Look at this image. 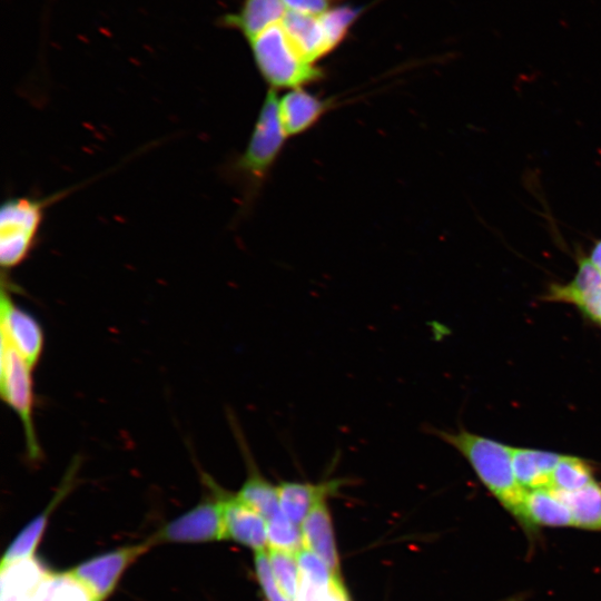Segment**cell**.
<instances>
[{"label": "cell", "mask_w": 601, "mask_h": 601, "mask_svg": "<svg viewBox=\"0 0 601 601\" xmlns=\"http://www.w3.org/2000/svg\"><path fill=\"white\" fill-rule=\"evenodd\" d=\"M430 432L456 450L469 462L481 483L521 524L528 490L515 479L512 464L513 447L465 428L455 432L432 428Z\"/></svg>", "instance_id": "obj_1"}, {"label": "cell", "mask_w": 601, "mask_h": 601, "mask_svg": "<svg viewBox=\"0 0 601 601\" xmlns=\"http://www.w3.org/2000/svg\"><path fill=\"white\" fill-rule=\"evenodd\" d=\"M255 65L269 88H304L321 81L323 70L304 59L286 36L280 22L248 40Z\"/></svg>", "instance_id": "obj_2"}, {"label": "cell", "mask_w": 601, "mask_h": 601, "mask_svg": "<svg viewBox=\"0 0 601 601\" xmlns=\"http://www.w3.org/2000/svg\"><path fill=\"white\" fill-rule=\"evenodd\" d=\"M277 90L269 88L263 100L248 144L234 164V171L256 190L266 179L288 138L278 110Z\"/></svg>", "instance_id": "obj_3"}, {"label": "cell", "mask_w": 601, "mask_h": 601, "mask_svg": "<svg viewBox=\"0 0 601 601\" xmlns=\"http://www.w3.org/2000/svg\"><path fill=\"white\" fill-rule=\"evenodd\" d=\"M50 198L17 197L7 199L0 210V263L10 269L30 254Z\"/></svg>", "instance_id": "obj_4"}, {"label": "cell", "mask_w": 601, "mask_h": 601, "mask_svg": "<svg viewBox=\"0 0 601 601\" xmlns=\"http://www.w3.org/2000/svg\"><path fill=\"white\" fill-rule=\"evenodd\" d=\"M31 372L32 368L23 358L1 339V396L22 423L29 459L37 460L41 452L33 426L35 396Z\"/></svg>", "instance_id": "obj_5"}, {"label": "cell", "mask_w": 601, "mask_h": 601, "mask_svg": "<svg viewBox=\"0 0 601 601\" xmlns=\"http://www.w3.org/2000/svg\"><path fill=\"white\" fill-rule=\"evenodd\" d=\"M213 496L180 514L162 526L156 541L170 543H203L226 539L223 505L217 485L209 480Z\"/></svg>", "instance_id": "obj_6"}, {"label": "cell", "mask_w": 601, "mask_h": 601, "mask_svg": "<svg viewBox=\"0 0 601 601\" xmlns=\"http://www.w3.org/2000/svg\"><path fill=\"white\" fill-rule=\"evenodd\" d=\"M577 270L566 283L549 285L544 300L570 304L601 327V273L580 248L575 252Z\"/></svg>", "instance_id": "obj_7"}, {"label": "cell", "mask_w": 601, "mask_h": 601, "mask_svg": "<svg viewBox=\"0 0 601 601\" xmlns=\"http://www.w3.org/2000/svg\"><path fill=\"white\" fill-rule=\"evenodd\" d=\"M150 543H139L108 551L75 566L70 572L82 582L97 601H105L115 590L126 569Z\"/></svg>", "instance_id": "obj_8"}, {"label": "cell", "mask_w": 601, "mask_h": 601, "mask_svg": "<svg viewBox=\"0 0 601 601\" xmlns=\"http://www.w3.org/2000/svg\"><path fill=\"white\" fill-rule=\"evenodd\" d=\"M1 339L33 370L43 348V332L33 316L18 307L2 283L0 299Z\"/></svg>", "instance_id": "obj_9"}, {"label": "cell", "mask_w": 601, "mask_h": 601, "mask_svg": "<svg viewBox=\"0 0 601 601\" xmlns=\"http://www.w3.org/2000/svg\"><path fill=\"white\" fill-rule=\"evenodd\" d=\"M223 505L226 539H230L255 552L268 545L267 524L264 518L237 494H230L217 485Z\"/></svg>", "instance_id": "obj_10"}, {"label": "cell", "mask_w": 601, "mask_h": 601, "mask_svg": "<svg viewBox=\"0 0 601 601\" xmlns=\"http://www.w3.org/2000/svg\"><path fill=\"white\" fill-rule=\"evenodd\" d=\"M299 583L295 601H351L339 574L312 551L303 548L296 553Z\"/></svg>", "instance_id": "obj_11"}, {"label": "cell", "mask_w": 601, "mask_h": 601, "mask_svg": "<svg viewBox=\"0 0 601 601\" xmlns=\"http://www.w3.org/2000/svg\"><path fill=\"white\" fill-rule=\"evenodd\" d=\"M333 102L305 88L287 90L278 98V110L288 137L304 134L331 109Z\"/></svg>", "instance_id": "obj_12"}, {"label": "cell", "mask_w": 601, "mask_h": 601, "mask_svg": "<svg viewBox=\"0 0 601 601\" xmlns=\"http://www.w3.org/2000/svg\"><path fill=\"white\" fill-rule=\"evenodd\" d=\"M346 483L344 479H333L319 483L284 481L278 487L280 508L295 524L303 523L314 506L337 493Z\"/></svg>", "instance_id": "obj_13"}, {"label": "cell", "mask_w": 601, "mask_h": 601, "mask_svg": "<svg viewBox=\"0 0 601 601\" xmlns=\"http://www.w3.org/2000/svg\"><path fill=\"white\" fill-rule=\"evenodd\" d=\"M80 459L75 457L68 467L60 489L47 509L33 518L12 540L6 550L1 565L33 558L35 551L46 530L49 514L67 494L79 469Z\"/></svg>", "instance_id": "obj_14"}, {"label": "cell", "mask_w": 601, "mask_h": 601, "mask_svg": "<svg viewBox=\"0 0 601 601\" xmlns=\"http://www.w3.org/2000/svg\"><path fill=\"white\" fill-rule=\"evenodd\" d=\"M287 10L282 0H243L239 9L220 17L226 29L238 31L247 41L279 23Z\"/></svg>", "instance_id": "obj_15"}, {"label": "cell", "mask_w": 601, "mask_h": 601, "mask_svg": "<svg viewBox=\"0 0 601 601\" xmlns=\"http://www.w3.org/2000/svg\"><path fill=\"white\" fill-rule=\"evenodd\" d=\"M286 36L307 61L315 63L333 51L321 16H307L287 11L280 21Z\"/></svg>", "instance_id": "obj_16"}, {"label": "cell", "mask_w": 601, "mask_h": 601, "mask_svg": "<svg viewBox=\"0 0 601 601\" xmlns=\"http://www.w3.org/2000/svg\"><path fill=\"white\" fill-rule=\"evenodd\" d=\"M521 526L528 532L541 526H573L570 509L552 489L528 490L524 499Z\"/></svg>", "instance_id": "obj_17"}, {"label": "cell", "mask_w": 601, "mask_h": 601, "mask_svg": "<svg viewBox=\"0 0 601 601\" xmlns=\"http://www.w3.org/2000/svg\"><path fill=\"white\" fill-rule=\"evenodd\" d=\"M48 573L35 558L1 565L0 601H40Z\"/></svg>", "instance_id": "obj_18"}, {"label": "cell", "mask_w": 601, "mask_h": 601, "mask_svg": "<svg viewBox=\"0 0 601 601\" xmlns=\"http://www.w3.org/2000/svg\"><path fill=\"white\" fill-rule=\"evenodd\" d=\"M300 529L304 548L321 558L333 572L339 574V560L327 501L312 509L300 524Z\"/></svg>", "instance_id": "obj_19"}, {"label": "cell", "mask_w": 601, "mask_h": 601, "mask_svg": "<svg viewBox=\"0 0 601 601\" xmlns=\"http://www.w3.org/2000/svg\"><path fill=\"white\" fill-rule=\"evenodd\" d=\"M562 454L526 449H512L513 472L519 484L525 490L549 489L552 473Z\"/></svg>", "instance_id": "obj_20"}, {"label": "cell", "mask_w": 601, "mask_h": 601, "mask_svg": "<svg viewBox=\"0 0 601 601\" xmlns=\"http://www.w3.org/2000/svg\"><path fill=\"white\" fill-rule=\"evenodd\" d=\"M248 475L237 495L258 512L264 520L270 521L283 512L277 485L266 480L256 467L249 451L243 446Z\"/></svg>", "instance_id": "obj_21"}, {"label": "cell", "mask_w": 601, "mask_h": 601, "mask_svg": "<svg viewBox=\"0 0 601 601\" xmlns=\"http://www.w3.org/2000/svg\"><path fill=\"white\" fill-rule=\"evenodd\" d=\"M553 491L570 509L573 528L601 532V484L598 481L573 492Z\"/></svg>", "instance_id": "obj_22"}, {"label": "cell", "mask_w": 601, "mask_h": 601, "mask_svg": "<svg viewBox=\"0 0 601 601\" xmlns=\"http://www.w3.org/2000/svg\"><path fill=\"white\" fill-rule=\"evenodd\" d=\"M593 467L588 461L572 456H561L552 476L550 487L555 491L573 492L594 482Z\"/></svg>", "instance_id": "obj_23"}, {"label": "cell", "mask_w": 601, "mask_h": 601, "mask_svg": "<svg viewBox=\"0 0 601 601\" xmlns=\"http://www.w3.org/2000/svg\"><path fill=\"white\" fill-rule=\"evenodd\" d=\"M40 601H97L70 571L48 573L40 587Z\"/></svg>", "instance_id": "obj_24"}, {"label": "cell", "mask_w": 601, "mask_h": 601, "mask_svg": "<svg viewBox=\"0 0 601 601\" xmlns=\"http://www.w3.org/2000/svg\"><path fill=\"white\" fill-rule=\"evenodd\" d=\"M268 558L277 584L288 599L295 601L299 583V565L296 553L269 549Z\"/></svg>", "instance_id": "obj_25"}, {"label": "cell", "mask_w": 601, "mask_h": 601, "mask_svg": "<svg viewBox=\"0 0 601 601\" xmlns=\"http://www.w3.org/2000/svg\"><path fill=\"white\" fill-rule=\"evenodd\" d=\"M269 549L297 553L304 548L303 532L284 513L266 522Z\"/></svg>", "instance_id": "obj_26"}, {"label": "cell", "mask_w": 601, "mask_h": 601, "mask_svg": "<svg viewBox=\"0 0 601 601\" xmlns=\"http://www.w3.org/2000/svg\"><path fill=\"white\" fill-rule=\"evenodd\" d=\"M255 572L262 591L267 601H292L277 584L268 558L265 551L255 552Z\"/></svg>", "instance_id": "obj_27"}, {"label": "cell", "mask_w": 601, "mask_h": 601, "mask_svg": "<svg viewBox=\"0 0 601 601\" xmlns=\"http://www.w3.org/2000/svg\"><path fill=\"white\" fill-rule=\"evenodd\" d=\"M289 12L321 16L339 6L345 0H282Z\"/></svg>", "instance_id": "obj_28"}, {"label": "cell", "mask_w": 601, "mask_h": 601, "mask_svg": "<svg viewBox=\"0 0 601 601\" xmlns=\"http://www.w3.org/2000/svg\"><path fill=\"white\" fill-rule=\"evenodd\" d=\"M588 257L594 267L601 273V238L592 244Z\"/></svg>", "instance_id": "obj_29"}]
</instances>
